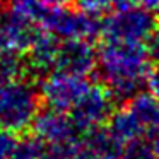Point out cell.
Wrapping results in <instances>:
<instances>
[{"label":"cell","instance_id":"6da1fadb","mask_svg":"<svg viewBox=\"0 0 159 159\" xmlns=\"http://www.w3.org/2000/svg\"><path fill=\"white\" fill-rule=\"evenodd\" d=\"M98 69L116 101H130L149 75V58L142 43L106 41L98 50Z\"/></svg>","mask_w":159,"mask_h":159},{"label":"cell","instance_id":"7a4b0ae2","mask_svg":"<svg viewBox=\"0 0 159 159\" xmlns=\"http://www.w3.org/2000/svg\"><path fill=\"white\" fill-rule=\"evenodd\" d=\"M39 89L29 79L0 86V127L14 132L31 127L39 108Z\"/></svg>","mask_w":159,"mask_h":159},{"label":"cell","instance_id":"3957f363","mask_svg":"<svg viewBox=\"0 0 159 159\" xmlns=\"http://www.w3.org/2000/svg\"><path fill=\"white\" fill-rule=\"evenodd\" d=\"M39 26L43 31L57 36L60 41L65 39H91L101 34V21L93 14L69 5L48 7L43 14Z\"/></svg>","mask_w":159,"mask_h":159},{"label":"cell","instance_id":"277c9868","mask_svg":"<svg viewBox=\"0 0 159 159\" xmlns=\"http://www.w3.org/2000/svg\"><path fill=\"white\" fill-rule=\"evenodd\" d=\"M157 28V17L152 11L130 5L121 11H115L101 21V34L106 41L145 43L151 33Z\"/></svg>","mask_w":159,"mask_h":159},{"label":"cell","instance_id":"5b68a950","mask_svg":"<svg viewBox=\"0 0 159 159\" xmlns=\"http://www.w3.org/2000/svg\"><path fill=\"white\" fill-rule=\"evenodd\" d=\"M115 103L116 99L106 86H91L74 104V108L70 110V116L79 132L86 134L91 128L108 123L115 111Z\"/></svg>","mask_w":159,"mask_h":159},{"label":"cell","instance_id":"8992f818","mask_svg":"<svg viewBox=\"0 0 159 159\" xmlns=\"http://www.w3.org/2000/svg\"><path fill=\"white\" fill-rule=\"evenodd\" d=\"M39 96L48 108L70 111L74 104L80 99V96L91 87V84L86 77L53 70L39 82Z\"/></svg>","mask_w":159,"mask_h":159},{"label":"cell","instance_id":"52a82bcc","mask_svg":"<svg viewBox=\"0 0 159 159\" xmlns=\"http://www.w3.org/2000/svg\"><path fill=\"white\" fill-rule=\"evenodd\" d=\"M98 67V50L86 39H65L60 41L55 70L70 75L86 77Z\"/></svg>","mask_w":159,"mask_h":159},{"label":"cell","instance_id":"ba28073f","mask_svg":"<svg viewBox=\"0 0 159 159\" xmlns=\"http://www.w3.org/2000/svg\"><path fill=\"white\" fill-rule=\"evenodd\" d=\"M33 134L38 135L46 144H58V142H72L79 137V128L74 123L72 116L65 111H58L46 106L39 110L31 123Z\"/></svg>","mask_w":159,"mask_h":159},{"label":"cell","instance_id":"9c48e42d","mask_svg":"<svg viewBox=\"0 0 159 159\" xmlns=\"http://www.w3.org/2000/svg\"><path fill=\"white\" fill-rule=\"evenodd\" d=\"M60 48V39L50 33L43 31L36 43L24 53L26 58V79L33 82H41L46 75L55 70L57 55Z\"/></svg>","mask_w":159,"mask_h":159},{"label":"cell","instance_id":"30bf717a","mask_svg":"<svg viewBox=\"0 0 159 159\" xmlns=\"http://www.w3.org/2000/svg\"><path fill=\"white\" fill-rule=\"evenodd\" d=\"M127 108L142 125L144 134H149L152 137L159 134V98H156L152 93L140 91L128 101Z\"/></svg>","mask_w":159,"mask_h":159},{"label":"cell","instance_id":"8fae6325","mask_svg":"<svg viewBox=\"0 0 159 159\" xmlns=\"http://www.w3.org/2000/svg\"><path fill=\"white\" fill-rule=\"evenodd\" d=\"M84 144L86 149L98 154L103 159H120L123 154L125 144L118 137L111 134V130L104 125L91 128L84 134Z\"/></svg>","mask_w":159,"mask_h":159},{"label":"cell","instance_id":"7c38bea8","mask_svg":"<svg viewBox=\"0 0 159 159\" xmlns=\"http://www.w3.org/2000/svg\"><path fill=\"white\" fill-rule=\"evenodd\" d=\"M106 127L110 128L111 134L120 139L125 145L134 142V140H137V139H140L142 134H144L142 125L139 123L135 115L132 113L128 108L115 110L113 115L110 116V120H108Z\"/></svg>","mask_w":159,"mask_h":159},{"label":"cell","instance_id":"4fadbf2b","mask_svg":"<svg viewBox=\"0 0 159 159\" xmlns=\"http://www.w3.org/2000/svg\"><path fill=\"white\" fill-rule=\"evenodd\" d=\"M26 77V63L19 53H0V86L21 80Z\"/></svg>","mask_w":159,"mask_h":159},{"label":"cell","instance_id":"5bb4252c","mask_svg":"<svg viewBox=\"0 0 159 159\" xmlns=\"http://www.w3.org/2000/svg\"><path fill=\"white\" fill-rule=\"evenodd\" d=\"M46 152V142L34 134H24L19 137L9 159H43Z\"/></svg>","mask_w":159,"mask_h":159},{"label":"cell","instance_id":"9a60e30c","mask_svg":"<svg viewBox=\"0 0 159 159\" xmlns=\"http://www.w3.org/2000/svg\"><path fill=\"white\" fill-rule=\"evenodd\" d=\"M9 4V12L17 14L21 17H26L29 21H34L39 24L45 11L48 5L43 0H7Z\"/></svg>","mask_w":159,"mask_h":159},{"label":"cell","instance_id":"2e32d148","mask_svg":"<svg viewBox=\"0 0 159 159\" xmlns=\"http://www.w3.org/2000/svg\"><path fill=\"white\" fill-rule=\"evenodd\" d=\"M120 159H157V156L154 152L152 144L142 140V139H137V140L125 145Z\"/></svg>","mask_w":159,"mask_h":159},{"label":"cell","instance_id":"e0dca14e","mask_svg":"<svg viewBox=\"0 0 159 159\" xmlns=\"http://www.w3.org/2000/svg\"><path fill=\"white\" fill-rule=\"evenodd\" d=\"M79 142H58V144H46V152L43 159H75L79 152Z\"/></svg>","mask_w":159,"mask_h":159},{"label":"cell","instance_id":"ac0fdd59","mask_svg":"<svg viewBox=\"0 0 159 159\" xmlns=\"http://www.w3.org/2000/svg\"><path fill=\"white\" fill-rule=\"evenodd\" d=\"M17 140H19L17 132L0 127V157L9 159V156L12 154V151H14Z\"/></svg>","mask_w":159,"mask_h":159},{"label":"cell","instance_id":"d6986e66","mask_svg":"<svg viewBox=\"0 0 159 159\" xmlns=\"http://www.w3.org/2000/svg\"><path fill=\"white\" fill-rule=\"evenodd\" d=\"M72 2L77 9L93 16H98L110 9V0H72Z\"/></svg>","mask_w":159,"mask_h":159},{"label":"cell","instance_id":"ffe728a7","mask_svg":"<svg viewBox=\"0 0 159 159\" xmlns=\"http://www.w3.org/2000/svg\"><path fill=\"white\" fill-rule=\"evenodd\" d=\"M145 53H147L149 62L156 63V67H159V28H156L151 33L147 39H145Z\"/></svg>","mask_w":159,"mask_h":159},{"label":"cell","instance_id":"44dd1931","mask_svg":"<svg viewBox=\"0 0 159 159\" xmlns=\"http://www.w3.org/2000/svg\"><path fill=\"white\" fill-rule=\"evenodd\" d=\"M145 84L149 87V93H152L156 98H159V67H156L154 70L149 72Z\"/></svg>","mask_w":159,"mask_h":159},{"label":"cell","instance_id":"7402d4cb","mask_svg":"<svg viewBox=\"0 0 159 159\" xmlns=\"http://www.w3.org/2000/svg\"><path fill=\"white\" fill-rule=\"evenodd\" d=\"M5 52H12V48H11V41H9L7 28H5L4 19L0 16V53H5Z\"/></svg>","mask_w":159,"mask_h":159},{"label":"cell","instance_id":"603a6c76","mask_svg":"<svg viewBox=\"0 0 159 159\" xmlns=\"http://www.w3.org/2000/svg\"><path fill=\"white\" fill-rule=\"evenodd\" d=\"M130 5H135V0H110V9L113 11H121Z\"/></svg>","mask_w":159,"mask_h":159},{"label":"cell","instance_id":"cb8c5ba5","mask_svg":"<svg viewBox=\"0 0 159 159\" xmlns=\"http://www.w3.org/2000/svg\"><path fill=\"white\" fill-rule=\"evenodd\" d=\"M135 4L140 7L147 9V11H159V0H135Z\"/></svg>","mask_w":159,"mask_h":159},{"label":"cell","instance_id":"d4e9b609","mask_svg":"<svg viewBox=\"0 0 159 159\" xmlns=\"http://www.w3.org/2000/svg\"><path fill=\"white\" fill-rule=\"evenodd\" d=\"M75 159H103V157H99L98 154L91 152L89 149H79V152H77Z\"/></svg>","mask_w":159,"mask_h":159},{"label":"cell","instance_id":"484cf974","mask_svg":"<svg viewBox=\"0 0 159 159\" xmlns=\"http://www.w3.org/2000/svg\"><path fill=\"white\" fill-rule=\"evenodd\" d=\"M48 7H57V5H67L70 0H43Z\"/></svg>","mask_w":159,"mask_h":159},{"label":"cell","instance_id":"4316f807","mask_svg":"<svg viewBox=\"0 0 159 159\" xmlns=\"http://www.w3.org/2000/svg\"><path fill=\"white\" fill-rule=\"evenodd\" d=\"M152 147H154V152L159 159V134H156L154 137H152Z\"/></svg>","mask_w":159,"mask_h":159},{"label":"cell","instance_id":"83f0119b","mask_svg":"<svg viewBox=\"0 0 159 159\" xmlns=\"http://www.w3.org/2000/svg\"><path fill=\"white\" fill-rule=\"evenodd\" d=\"M0 16H2V0H0Z\"/></svg>","mask_w":159,"mask_h":159},{"label":"cell","instance_id":"f1b7e54d","mask_svg":"<svg viewBox=\"0 0 159 159\" xmlns=\"http://www.w3.org/2000/svg\"><path fill=\"white\" fill-rule=\"evenodd\" d=\"M157 21H159V16H157Z\"/></svg>","mask_w":159,"mask_h":159},{"label":"cell","instance_id":"f546056e","mask_svg":"<svg viewBox=\"0 0 159 159\" xmlns=\"http://www.w3.org/2000/svg\"><path fill=\"white\" fill-rule=\"evenodd\" d=\"M0 159H2V157H0Z\"/></svg>","mask_w":159,"mask_h":159}]
</instances>
